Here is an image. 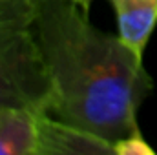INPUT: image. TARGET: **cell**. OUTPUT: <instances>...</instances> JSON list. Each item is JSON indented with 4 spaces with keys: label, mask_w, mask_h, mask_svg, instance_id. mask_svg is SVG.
<instances>
[{
    "label": "cell",
    "mask_w": 157,
    "mask_h": 155,
    "mask_svg": "<svg viewBox=\"0 0 157 155\" xmlns=\"http://www.w3.org/2000/svg\"><path fill=\"white\" fill-rule=\"evenodd\" d=\"M35 37L49 77L53 117L115 144L139 131L137 113L154 89L143 55L104 33L78 0H37Z\"/></svg>",
    "instance_id": "cell-1"
},
{
    "label": "cell",
    "mask_w": 157,
    "mask_h": 155,
    "mask_svg": "<svg viewBox=\"0 0 157 155\" xmlns=\"http://www.w3.org/2000/svg\"><path fill=\"white\" fill-rule=\"evenodd\" d=\"M37 0H0V108L49 112L53 88L35 37Z\"/></svg>",
    "instance_id": "cell-2"
},
{
    "label": "cell",
    "mask_w": 157,
    "mask_h": 155,
    "mask_svg": "<svg viewBox=\"0 0 157 155\" xmlns=\"http://www.w3.org/2000/svg\"><path fill=\"white\" fill-rule=\"evenodd\" d=\"M115 155L106 139L60 120L51 113H37L35 155Z\"/></svg>",
    "instance_id": "cell-3"
},
{
    "label": "cell",
    "mask_w": 157,
    "mask_h": 155,
    "mask_svg": "<svg viewBox=\"0 0 157 155\" xmlns=\"http://www.w3.org/2000/svg\"><path fill=\"white\" fill-rule=\"evenodd\" d=\"M121 40L143 55L157 24V0H110Z\"/></svg>",
    "instance_id": "cell-4"
},
{
    "label": "cell",
    "mask_w": 157,
    "mask_h": 155,
    "mask_svg": "<svg viewBox=\"0 0 157 155\" xmlns=\"http://www.w3.org/2000/svg\"><path fill=\"white\" fill-rule=\"evenodd\" d=\"M37 113L22 106L0 108V155H35Z\"/></svg>",
    "instance_id": "cell-5"
},
{
    "label": "cell",
    "mask_w": 157,
    "mask_h": 155,
    "mask_svg": "<svg viewBox=\"0 0 157 155\" xmlns=\"http://www.w3.org/2000/svg\"><path fill=\"white\" fill-rule=\"evenodd\" d=\"M113 152H115V155H154L155 153V150L143 137L141 130L132 133V135H128L126 139L115 142L113 144Z\"/></svg>",
    "instance_id": "cell-6"
},
{
    "label": "cell",
    "mask_w": 157,
    "mask_h": 155,
    "mask_svg": "<svg viewBox=\"0 0 157 155\" xmlns=\"http://www.w3.org/2000/svg\"><path fill=\"white\" fill-rule=\"evenodd\" d=\"M78 2H82V4H84V6H88V7H90V4H91V2H93V0H78Z\"/></svg>",
    "instance_id": "cell-7"
}]
</instances>
